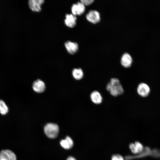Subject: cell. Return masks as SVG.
<instances>
[{"mask_svg":"<svg viewBox=\"0 0 160 160\" xmlns=\"http://www.w3.org/2000/svg\"><path fill=\"white\" fill-rule=\"evenodd\" d=\"M111 160H124L123 157L118 154L114 155L113 156Z\"/></svg>","mask_w":160,"mask_h":160,"instance_id":"ac0fdd59","label":"cell"},{"mask_svg":"<svg viewBox=\"0 0 160 160\" xmlns=\"http://www.w3.org/2000/svg\"><path fill=\"white\" fill-rule=\"evenodd\" d=\"M72 73L74 78L77 80L81 79L84 76L83 71L80 68H74L72 71Z\"/></svg>","mask_w":160,"mask_h":160,"instance_id":"5bb4252c","label":"cell"},{"mask_svg":"<svg viewBox=\"0 0 160 160\" xmlns=\"http://www.w3.org/2000/svg\"><path fill=\"white\" fill-rule=\"evenodd\" d=\"M106 89L110 94L114 97L121 95L124 92V89L119 80L116 78H112L107 84Z\"/></svg>","mask_w":160,"mask_h":160,"instance_id":"6da1fadb","label":"cell"},{"mask_svg":"<svg viewBox=\"0 0 160 160\" xmlns=\"http://www.w3.org/2000/svg\"><path fill=\"white\" fill-rule=\"evenodd\" d=\"M129 148L131 152L133 153L137 154V152L135 143H131L129 145Z\"/></svg>","mask_w":160,"mask_h":160,"instance_id":"e0dca14e","label":"cell"},{"mask_svg":"<svg viewBox=\"0 0 160 160\" xmlns=\"http://www.w3.org/2000/svg\"><path fill=\"white\" fill-rule=\"evenodd\" d=\"M90 98L92 101L95 104H100L102 101V97L100 93L97 91H94L91 92Z\"/></svg>","mask_w":160,"mask_h":160,"instance_id":"7c38bea8","label":"cell"},{"mask_svg":"<svg viewBox=\"0 0 160 160\" xmlns=\"http://www.w3.org/2000/svg\"><path fill=\"white\" fill-rule=\"evenodd\" d=\"M43 0H30L28 1L29 7L33 11L39 12L41 10V7L44 3Z\"/></svg>","mask_w":160,"mask_h":160,"instance_id":"8992f818","label":"cell"},{"mask_svg":"<svg viewBox=\"0 0 160 160\" xmlns=\"http://www.w3.org/2000/svg\"><path fill=\"white\" fill-rule=\"evenodd\" d=\"M44 130L45 134L48 137L54 138L57 136L59 128L56 124L49 123L45 125Z\"/></svg>","mask_w":160,"mask_h":160,"instance_id":"7a4b0ae2","label":"cell"},{"mask_svg":"<svg viewBox=\"0 0 160 160\" xmlns=\"http://www.w3.org/2000/svg\"><path fill=\"white\" fill-rule=\"evenodd\" d=\"M132 62V58L129 54L125 53L122 55L121 63L123 66L125 68H129L131 66Z\"/></svg>","mask_w":160,"mask_h":160,"instance_id":"9c48e42d","label":"cell"},{"mask_svg":"<svg viewBox=\"0 0 160 160\" xmlns=\"http://www.w3.org/2000/svg\"><path fill=\"white\" fill-rule=\"evenodd\" d=\"M60 143L61 146L66 149H71L72 147L73 144V140L68 136H67L65 139L62 140Z\"/></svg>","mask_w":160,"mask_h":160,"instance_id":"4fadbf2b","label":"cell"},{"mask_svg":"<svg viewBox=\"0 0 160 160\" xmlns=\"http://www.w3.org/2000/svg\"><path fill=\"white\" fill-rule=\"evenodd\" d=\"M65 46L68 52L71 54H74L78 49V45L76 42L67 41L65 43Z\"/></svg>","mask_w":160,"mask_h":160,"instance_id":"ba28073f","label":"cell"},{"mask_svg":"<svg viewBox=\"0 0 160 160\" xmlns=\"http://www.w3.org/2000/svg\"><path fill=\"white\" fill-rule=\"evenodd\" d=\"M85 5L81 2L73 4L71 8L72 14L74 15H79L82 14L85 10Z\"/></svg>","mask_w":160,"mask_h":160,"instance_id":"277c9868","label":"cell"},{"mask_svg":"<svg viewBox=\"0 0 160 160\" xmlns=\"http://www.w3.org/2000/svg\"><path fill=\"white\" fill-rule=\"evenodd\" d=\"M8 112V108L5 103L0 100V113L2 115L6 114Z\"/></svg>","mask_w":160,"mask_h":160,"instance_id":"9a60e30c","label":"cell"},{"mask_svg":"<svg viewBox=\"0 0 160 160\" xmlns=\"http://www.w3.org/2000/svg\"><path fill=\"white\" fill-rule=\"evenodd\" d=\"M150 89L149 86L146 84L142 83L140 84L137 88V92L141 96L145 97L149 94Z\"/></svg>","mask_w":160,"mask_h":160,"instance_id":"5b68a950","label":"cell"},{"mask_svg":"<svg viewBox=\"0 0 160 160\" xmlns=\"http://www.w3.org/2000/svg\"><path fill=\"white\" fill-rule=\"evenodd\" d=\"M0 160H16L15 154L10 150H3L0 152Z\"/></svg>","mask_w":160,"mask_h":160,"instance_id":"52a82bcc","label":"cell"},{"mask_svg":"<svg viewBox=\"0 0 160 160\" xmlns=\"http://www.w3.org/2000/svg\"><path fill=\"white\" fill-rule=\"evenodd\" d=\"M135 144L137 149V153H141L143 150V145L138 141L135 142Z\"/></svg>","mask_w":160,"mask_h":160,"instance_id":"2e32d148","label":"cell"},{"mask_svg":"<svg viewBox=\"0 0 160 160\" xmlns=\"http://www.w3.org/2000/svg\"><path fill=\"white\" fill-rule=\"evenodd\" d=\"M93 0H82L81 2L85 6H88L91 4L93 2Z\"/></svg>","mask_w":160,"mask_h":160,"instance_id":"d6986e66","label":"cell"},{"mask_svg":"<svg viewBox=\"0 0 160 160\" xmlns=\"http://www.w3.org/2000/svg\"><path fill=\"white\" fill-rule=\"evenodd\" d=\"M32 87L33 89L35 92L39 93L43 92L45 88L44 82L39 79L34 81Z\"/></svg>","mask_w":160,"mask_h":160,"instance_id":"30bf717a","label":"cell"},{"mask_svg":"<svg viewBox=\"0 0 160 160\" xmlns=\"http://www.w3.org/2000/svg\"><path fill=\"white\" fill-rule=\"evenodd\" d=\"M76 17L73 14H67L64 22L65 25L69 28H73L76 23Z\"/></svg>","mask_w":160,"mask_h":160,"instance_id":"8fae6325","label":"cell"},{"mask_svg":"<svg viewBox=\"0 0 160 160\" xmlns=\"http://www.w3.org/2000/svg\"><path fill=\"white\" fill-rule=\"evenodd\" d=\"M87 20L90 22L96 24L99 22L100 20V14L96 10H90L86 15Z\"/></svg>","mask_w":160,"mask_h":160,"instance_id":"3957f363","label":"cell"},{"mask_svg":"<svg viewBox=\"0 0 160 160\" xmlns=\"http://www.w3.org/2000/svg\"><path fill=\"white\" fill-rule=\"evenodd\" d=\"M66 160H76V159L73 157L70 156L67 158Z\"/></svg>","mask_w":160,"mask_h":160,"instance_id":"ffe728a7","label":"cell"}]
</instances>
